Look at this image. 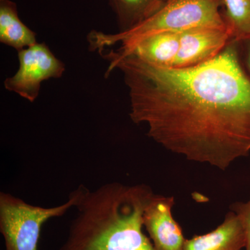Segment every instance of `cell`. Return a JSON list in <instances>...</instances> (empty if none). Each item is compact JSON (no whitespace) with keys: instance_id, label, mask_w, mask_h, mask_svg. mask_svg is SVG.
Segmentation results:
<instances>
[{"instance_id":"277c9868","label":"cell","mask_w":250,"mask_h":250,"mask_svg":"<svg viewBox=\"0 0 250 250\" xmlns=\"http://www.w3.org/2000/svg\"><path fill=\"white\" fill-rule=\"evenodd\" d=\"M87 188L79 186L62 205L43 207L27 203L9 192H0V232L6 250H39L44 224L76 207Z\"/></svg>"},{"instance_id":"3957f363","label":"cell","mask_w":250,"mask_h":250,"mask_svg":"<svg viewBox=\"0 0 250 250\" xmlns=\"http://www.w3.org/2000/svg\"><path fill=\"white\" fill-rule=\"evenodd\" d=\"M223 9V0H167L154 16L129 30L116 34L92 31L87 40L90 50L100 52L117 43L126 45L156 33L226 27Z\"/></svg>"},{"instance_id":"ba28073f","label":"cell","mask_w":250,"mask_h":250,"mask_svg":"<svg viewBox=\"0 0 250 250\" xmlns=\"http://www.w3.org/2000/svg\"><path fill=\"white\" fill-rule=\"evenodd\" d=\"M180 38L181 32L156 33L121 45L116 51L121 55L134 56L158 66L173 67L179 52Z\"/></svg>"},{"instance_id":"9c48e42d","label":"cell","mask_w":250,"mask_h":250,"mask_svg":"<svg viewBox=\"0 0 250 250\" xmlns=\"http://www.w3.org/2000/svg\"><path fill=\"white\" fill-rule=\"evenodd\" d=\"M246 237L239 219L230 210L213 231L186 240L182 250H242Z\"/></svg>"},{"instance_id":"5bb4252c","label":"cell","mask_w":250,"mask_h":250,"mask_svg":"<svg viewBox=\"0 0 250 250\" xmlns=\"http://www.w3.org/2000/svg\"><path fill=\"white\" fill-rule=\"evenodd\" d=\"M242 48L244 49L245 63L250 75V39L240 42Z\"/></svg>"},{"instance_id":"30bf717a","label":"cell","mask_w":250,"mask_h":250,"mask_svg":"<svg viewBox=\"0 0 250 250\" xmlns=\"http://www.w3.org/2000/svg\"><path fill=\"white\" fill-rule=\"evenodd\" d=\"M0 42L17 51L37 42L36 33L20 19L17 5L11 0H0Z\"/></svg>"},{"instance_id":"6da1fadb","label":"cell","mask_w":250,"mask_h":250,"mask_svg":"<svg viewBox=\"0 0 250 250\" xmlns=\"http://www.w3.org/2000/svg\"><path fill=\"white\" fill-rule=\"evenodd\" d=\"M241 43L231 41L209 62L164 67L111 50L106 75L123 74L129 117L147 136L188 161L225 170L250 154V77Z\"/></svg>"},{"instance_id":"52a82bcc","label":"cell","mask_w":250,"mask_h":250,"mask_svg":"<svg viewBox=\"0 0 250 250\" xmlns=\"http://www.w3.org/2000/svg\"><path fill=\"white\" fill-rule=\"evenodd\" d=\"M231 40L227 27H201L181 32L174 68L196 66L215 58Z\"/></svg>"},{"instance_id":"5b68a950","label":"cell","mask_w":250,"mask_h":250,"mask_svg":"<svg viewBox=\"0 0 250 250\" xmlns=\"http://www.w3.org/2000/svg\"><path fill=\"white\" fill-rule=\"evenodd\" d=\"M18 57L19 68L14 76L5 80L4 88L30 103L39 97L42 82L60 78L65 71L63 62L44 42L18 51Z\"/></svg>"},{"instance_id":"7c38bea8","label":"cell","mask_w":250,"mask_h":250,"mask_svg":"<svg viewBox=\"0 0 250 250\" xmlns=\"http://www.w3.org/2000/svg\"><path fill=\"white\" fill-rule=\"evenodd\" d=\"M223 16L231 40L250 39V0H223Z\"/></svg>"},{"instance_id":"7a4b0ae2","label":"cell","mask_w":250,"mask_h":250,"mask_svg":"<svg viewBox=\"0 0 250 250\" xmlns=\"http://www.w3.org/2000/svg\"><path fill=\"white\" fill-rule=\"evenodd\" d=\"M149 197L135 189L94 192L77 207V215L59 250H155L143 232Z\"/></svg>"},{"instance_id":"4fadbf2b","label":"cell","mask_w":250,"mask_h":250,"mask_svg":"<svg viewBox=\"0 0 250 250\" xmlns=\"http://www.w3.org/2000/svg\"><path fill=\"white\" fill-rule=\"evenodd\" d=\"M230 210L234 212L241 222L245 237L246 250H250V198L247 202H236L230 206Z\"/></svg>"},{"instance_id":"8fae6325","label":"cell","mask_w":250,"mask_h":250,"mask_svg":"<svg viewBox=\"0 0 250 250\" xmlns=\"http://www.w3.org/2000/svg\"><path fill=\"white\" fill-rule=\"evenodd\" d=\"M116 14L119 32L129 30L149 19L167 0H108Z\"/></svg>"},{"instance_id":"8992f818","label":"cell","mask_w":250,"mask_h":250,"mask_svg":"<svg viewBox=\"0 0 250 250\" xmlns=\"http://www.w3.org/2000/svg\"><path fill=\"white\" fill-rule=\"evenodd\" d=\"M174 197L154 194L146 206L143 226L155 250H182L185 243L182 229L172 215Z\"/></svg>"}]
</instances>
